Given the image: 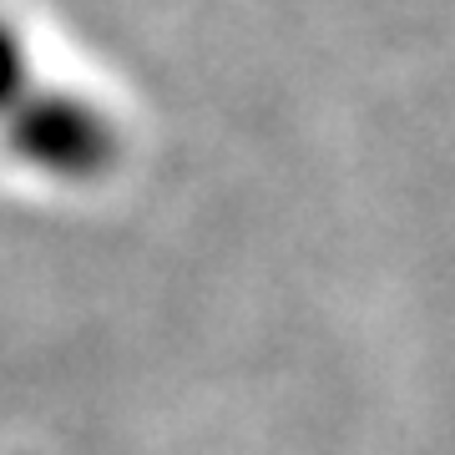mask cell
<instances>
[{
	"label": "cell",
	"instance_id": "obj_1",
	"mask_svg": "<svg viewBox=\"0 0 455 455\" xmlns=\"http://www.w3.org/2000/svg\"><path fill=\"white\" fill-rule=\"evenodd\" d=\"M0 137L20 167L51 182H97L122 157V132L97 101L46 86H31L11 112H0Z\"/></svg>",
	"mask_w": 455,
	"mask_h": 455
},
{
	"label": "cell",
	"instance_id": "obj_2",
	"mask_svg": "<svg viewBox=\"0 0 455 455\" xmlns=\"http://www.w3.org/2000/svg\"><path fill=\"white\" fill-rule=\"evenodd\" d=\"M31 61H26V41L11 20L0 16V112H11L26 92H31Z\"/></svg>",
	"mask_w": 455,
	"mask_h": 455
}]
</instances>
